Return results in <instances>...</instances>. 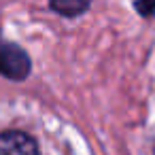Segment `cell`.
Masks as SVG:
<instances>
[{
    "mask_svg": "<svg viewBox=\"0 0 155 155\" xmlns=\"http://www.w3.org/2000/svg\"><path fill=\"white\" fill-rule=\"evenodd\" d=\"M0 155H38V147L26 132L7 130L0 134Z\"/></svg>",
    "mask_w": 155,
    "mask_h": 155,
    "instance_id": "obj_2",
    "label": "cell"
},
{
    "mask_svg": "<svg viewBox=\"0 0 155 155\" xmlns=\"http://www.w3.org/2000/svg\"><path fill=\"white\" fill-rule=\"evenodd\" d=\"M0 74L13 81H21L30 74L28 53L21 47L2 38V34H0Z\"/></svg>",
    "mask_w": 155,
    "mask_h": 155,
    "instance_id": "obj_1",
    "label": "cell"
},
{
    "mask_svg": "<svg viewBox=\"0 0 155 155\" xmlns=\"http://www.w3.org/2000/svg\"><path fill=\"white\" fill-rule=\"evenodd\" d=\"M136 9H138V11H142V13L147 15V13L155 11V5H136Z\"/></svg>",
    "mask_w": 155,
    "mask_h": 155,
    "instance_id": "obj_4",
    "label": "cell"
},
{
    "mask_svg": "<svg viewBox=\"0 0 155 155\" xmlns=\"http://www.w3.org/2000/svg\"><path fill=\"white\" fill-rule=\"evenodd\" d=\"M87 2H81V0H68V2H51V9L53 11H58V13H62L64 17H74V15H79V13H83V11H87Z\"/></svg>",
    "mask_w": 155,
    "mask_h": 155,
    "instance_id": "obj_3",
    "label": "cell"
}]
</instances>
